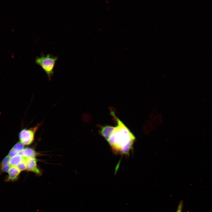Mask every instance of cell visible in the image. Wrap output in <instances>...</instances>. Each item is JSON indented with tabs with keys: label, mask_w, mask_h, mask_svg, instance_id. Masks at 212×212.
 Here are the masks:
<instances>
[{
	"label": "cell",
	"mask_w": 212,
	"mask_h": 212,
	"mask_svg": "<svg viewBox=\"0 0 212 212\" xmlns=\"http://www.w3.org/2000/svg\"><path fill=\"white\" fill-rule=\"evenodd\" d=\"M111 114L117 124L107 141L114 153L127 155L132 148L135 137L113 112Z\"/></svg>",
	"instance_id": "obj_1"
},
{
	"label": "cell",
	"mask_w": 212,
	"mask_h": 212,
	"mask_svg": "<svg viewBox=\"0 0 212 212\" xmlns=\"http://www.w3.org/2000/svg\"><path fill=\"white\" fill-rule=\"evenodd\" d=\"M57 59V57H54L49 54L46 56L42 54L40 57H37L35 59L36 63L42 67L49 80L53 74L54 67Z\"/></svg>",
	"instance_id": "obj_2"
},
{
	"label": "cell",
	"mask_w": 212,
	"mask_h": 212,
	"mask_svg": "<svg viewBox=\"0 0 212 212\" xmlns=\"http://www.w3.org/2000/svg\"><path fill=\"white\" fill-rule=\"evenodd\" d=\"M38 128L37 126L30 129L22 130L19 135L20 142L25 145L32 144L34 140L35 134Z\"/></svg>",
	"instance_id": "obj_3"
},
{
	"label": "cell",
	"mask_w": 212,
	"mask_h": 212,
	"mask_svg": "<svg viewBox=\"0 0 212 212\" xmlns=\"http://www.w3.org/2000/svg\"><path fill=\"white\" fill-rule=\"evenodd\" d=\"M25 158L26 165V170L28 171L33 172L38 175H41L42 172L37 166V159L35 158Z\"/></svg>",
	"instance_id": "obj_4"
},
{
	"label": "cell",
	"mask_w": 212,
	"mask_h": 212,
	"mask_svg": "<svg viewBox=\"0 0 212 212\" xmlns=\"http://www.w3.org/2000/svg\"><path fill=\"white\" fill-rule=\"evenodd\" d=\"M8 175L5 178L6 182H14L19 178L21 171L16 166L11 167L8 171Z\"/></svg>",
	"instance_id": "obj_5"
},
{
	"label": "cell",
	"mask_w": 212,
	"mask_h": 212,
	"mask_svg": "<svg viewBox=\"0 0 212 212\" xmlns=\"http://www.w3.org/2000/svg\"><path fill=\"white\" fill-rule=\"evenodd\" d=\"M114 128L115 127L109 125L101 126L99 130V132L107 141Z\"/></svg>",
	"instance_id": "obj_6"
},
{
	"label": "cell",
	"mask_w": 212,
	"mask_h": 212,
	"mask_svg": "<svg viewBox=\"0 0 212 212\" xmlns=\"http://www.w3.org/2000/svg\"><path fill=\"white\" fill-rule=\"evenodd\" d=\"M18 155L22 156L23 158H35L37 155V153L33 149L27 147L19 152Z\"/></svg>",
	"instance_id": "obj_7"
},
{
	"label": "cell",
	"mask_w": 212,
	"mask_h": 212,
	"mask_svg": "<svg viewBox=\"0 0 212 212\" xmlns=\"http://www.w3.org/2000/svg\"><path fill=\"white\" fill-rule=\"evenodd\" d=\"M23 157L18 155H17L12 157L9 160V164L10 165L15 166L18 165L22 161Z\"/></svg>",
	"instance_id": "obj_8"
},
{
	"label": "cell",
	"mask_w": 212,
	"mask_h": 212,
	"mask_svg": "<svg viewBox=\"0 0 212 212\" xmlns=\"http://www.w3.org/2000/svg\"><path fill=\"white\" fill-rule=\"evenodd\" d=\"M24 145L21 142H18L12 147V148L18 153L24 149Z\"/></svg>",
	"instance_id": "obj_9"
},
{
	"label": "cell",
	"mask_w": 212,
	"mask_h": 212,
	"mask_svg": "<svg viewBox=\"0 0 212 212\" xmlns=\"http://www.w3.org/2000/svg\"><path fill=\"white\" fill-rule=\"evenodd\" d=\"M23 158V159L21 163L16 166L21 171L26 170V168L25 158Z\"/></svg>",
	"instance_id": "obj_10"
},
{
	"label": "cell",
	"mask_w": 212,
	"mask_h": 212,
	"mask_svg": "<svg viewBox=\"0 0 212 212\" xmlns=\"http://www.w3.org/2000/svg\"><path fill=\"white\" fill-rule=\"evenodd\" d=\"M10 159V157L9 155L6 156L3 160L1 162V166H4L9 164V162Z\"/></svg>",
	"instance_id": "obj_11"
},
{
	"label": "cell",
	"mask_w": 212,
	"mask_h": 212,
	"mask_svg": "<svg viewBox=\"0 0 212 212\" xmlns=\"http://www.w3.org/2000/svg\"><path fill=\"white\" fill-rule=\"evenodd\" d=\"M10 165L9 164L7 165L2 166L1 168V170L2 172H8L10 168Z\"/></svg>",
	"instance_id": "obj_12"
},
{
	"label": "cell",
	"mask_w": 212,
	"mask_h": 212,
	"mask_svg": "<svg viewBox=\"0 0 212 212\" xmlns=\"http://www.w3.org/2000/svg\"><path fill=\"white\" fill-rule=\"evenodd\" d=\"M18 153L17 152L12 148L9 153L8 155L10 157H12L18 155Z\"/></svg>",
	"instance_id": "obj_13"
},
{
	"label": "cell",
	"mask_w": 212,
	"mask_h": 212,
	"mask_svg": "<svg viewBox=\"0 0 212 212\" xmlns=\"http://www.w3.org/2000/svg\"><path fill=\"white\" fill-rule=\"evenodd\" d=\"M183 205V201L181 200L179 203L177 210L176 212H182Z\"/></svg>",
	"instance_id": "obj_14"
}]
</instances>
